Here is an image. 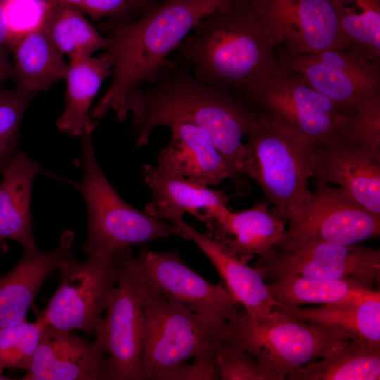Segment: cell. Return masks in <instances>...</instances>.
Instances as JSON below:
<instances>
[{
    "mask_svg": "<svg viewBox=\"0 0 380 380\" xmlns=\"http://www.w3.org/2000/svg\"><path fill=\"white\" fill-rule=\"evenodd\" d=\"M133 259L148 285L200 316L227 322L236 318L243 308L222 284L203 279L175 250L144 249Z\"/></svg>",
    "mask_w": 380,
    "mask_h": 380,
    "instance_id": "obj_14",
    "label": "cell"
},
{
    "mask_svg": "<svg viewBox=\"0 0 380 380\" xmlns=\"http://www.w3.org/2000/svg\"><path fill=\"white\" fill-rule=\"evenodd\" d=\"M45 324L37 318L34 322L22 323L0 329V379L7 368L27 371Z\"/></svg>",
    "mask_w": 380,
    "mask_h": 380,
    "instance_id": "obj_31",
    "label": "cell"
},
{
    "mask_svg": "<svg viewBox=\"0 0 380 380\" xmlns=\"http://www.w3.org/2000/svg\"><path fill=\"white\" fill-rule=\"evenodd\" d=\"M87 255L82 262L75 259L58 270V288L37 315L45 325L94 336L99 332L102 313L117 282L118 257V253Z\"/></svg>",
    "mask_w": 380,
    "mask_h": 380,
    "instance_id": "obj_9",
    "label": "cell"
},
{
    "mask_svg": "<svg viewBox=\"0 0 380 380\" xmlns=\"http://www.w3.org/2000/svg\"><path fill=\"white\" fill-rule=\"evenodd\" d=\"M16 35L8 20L5 0H0V49H9L11 44Z\"/></svg>",
    "mask_w": 380,
    "mask_h": 380,
    "instance_id": "obj_37",
    "label": "cell"
},
{
    "mask_svg": "<svg viewBox=\"0 0 380 380\" xmlns=\"http://www.w3.org/2000/svg\"><path fill=\"white\" fill-rule=\"evenodd\" d=\"M135 0H84L79 9L94 21L103 18L125 16L131 9Z\"/></svg>",
    "mask_w": 380,
    "mask_h": 380,
    "instance_id": "obj_36",
    "label": "cell"
},
{
    "mask_svg": "<svg viewBox=\"0 0 380 380\" xmlns=\"http://www.w3.org/2000/svg\"><path fill=\"white\" fill-rule=\"evenodd\" d=\"M112 68L113 59L107 51L95 57L70 60L65 77V107L56 122L59 130L82 138L93 132L91 106L104 80L111 76Z\"/></svg>",
    "mask_w": 380,
    "mask_h": 380,
    "instance_id": "obj_25",
    "label": "cell"
},
{
    "mask_svg": "<svg viewBox=\"0 0 380 380\" xmlns=\"http://www.w3.org/2000/svg\"><path fill=\"white\" fill-rule=\"evenodd\" d=\"M279 64L330 99L348 115L380 94V63L348 45L315 53L278 56Z\"/></svg>",
    "mask_w": 380,
    "mask_h": 380,
    "instance_id": "obj_11",
    "label": "cell"
},
{
    "mask_svg": "<svg viewBox=\"0 0 380 380\" xmlns=\"http://www.w3.org/2000/svg\"><path fill=\"white\" fill-rule=\"evenodd\" d=\"M247 137L244 175L259 184L275 214L297 224L312 198L308 183L315 146L258 114Z\"/></svg>",
    "mask_w": 380,
    "mask_h": 380,
    "instance_id": "obj_4",
    "label": "cell"
},
{
    "mask_svg": "<svg viewBox=\"0 0 380 380\" xmlns=\"http://www.w3.org/2000/svg\"><path fill=\"white\" fill-rule=\"evenodd\" d=\"M241 99L257 114L314 146L341 138L348 122L330 99L280 64Z\"/></svg>",
    "mask_w": 380,
    "mask_h": 380,
    "instance_id": "obj_8",
    "label": "cell"
},
{
    "mask_svg": "<svg viewBox=\"0 0 380 380\" xmlns=\"http://www.w3.org/2000/svg\"><path fill=\"white\" fill-rule=\"evenodd\" d=\"M125 103L132 115L136 148L146 146L157 127L189 122L210 135L229 166L231 179L236 182L244 175L243 139L258 114L232 91L205 84L187 66L168 61L148 87L130 90Z\"/></svg>",
    "mask_w": 380,
    "mask_h": 380,
    "instance_id": "obj_1",
    "label": "cell"
},
{
    "mask_svg": "<svg viewBox=\"0 0 380 380\" xmlns=\"http://www.w3.org/2000/svg\"><path fill=\"white\" fill-rule=\"evenodd\" d=\"M40 20L53 45L70 60L89 56L98 50L107 48V37L77 8L60 1L48 4Z\"/></svg>",
    "mask_w": 380,
    "mask_h": 380,
    "instance_id": "obj_29",
    "label": "cell"
},
{
    "mask_svg": "<svg viewBox=\"0 0 380 380\" xmlns=\"http://www.w3.org/2000/svg\"><path fill=\"white\" fill-rule=\"evenodd\" d=\"M348 44L380 62V0H328Z\"/></svg>",
    "mask_w": 380,
    "mask_h": 380,
    "instance_id": "obj_30",
    "label": "cell"
},
{
    "mask_svg": "<svg viewBox=\"0 0 380 380\" xmlns=\"http://www.w3.org/2000/svg\"><path fill=\"white\" fill-rule=\"evenodd\" d=\"M226 338L253 355L274 380H284L294 369L333 354L352 337L335 328L299 320L276 307L263 323L243 308L229 322Z\"/></svg>",
    "mask_w": 380,
    "mask_h": 380,
    "instance_id": "obj_6",
    "label": "cell"
},
{
    "mask_svg": "<svg viewBox=\"0 0 380 380\" xmlns=\"http://www.w3.org/2000/svg\"><path fill=\"white\" fill-rule=\"evenodd\" d=\"M347 116L341 138L380 156V94L369 97Z\"/></svg>",
    "mask_w": 380,
    "mask_h": 380,
    "instance_id": "obj_33",
    "label": "cell"
},
{
    "mask_svg": "<svg viewBox=\"0 0 380 380\" xmlns=\"http://www.w3.org/2000/svg\"><path fill=\"white\" fill-rule=\"evenodd\" d=\"M101 340L89 341L73 331L45 325L32 362L23 380L113 379Z\"/></svg>",
    "mask_w": 380,
    "mask_h": 380,
    "instance_id": "obj_16",
    "label": "cell"
},
{
    "mask_svg": "<svg viewBox=\"0 0 380 380\" xmlns=\"http://www.w3.org/2000/svg\"><path fill=\"white\" fill-rule=\"evenodd\" d=\"M289 380H379L380 346L349 338L335 353L300 367Z\"/></svg>",
    "mask_w": 380,
    "mask_h": 380,
    "instance_id": "obj_28",
    "label": "cell"
},
{
    "mask_svg": "<svg viewBox=\"0 0 380 380\" xmlns=\"http://www.w3.org/2000/svg\"><path fill=\"white\" fill-rule=\"evenodd\" d=\"M141 175L151 194V201L144 211L156 218L173 224L188 213L208 227L231 210L227 207L229 197L222 191L212 189L152 165H144Z\"/></svg>",
    "mask_w": 380,
    "mask_h": 380,
    "instance_id": "obj_19",
    "label": "cell"
},
{
    "mask_svg": "<svg viewBox=\"0 0 380 380\" xmlns=\"http://www.w3.org/2000/svg\"><path fill=\"white\" fill-rule=\"evenodd\" d=\"M173 224L181 229L210 260L229 293L258 322L268 320L277 306L260 272L236 255L224 243L194 229L183 220Z\"/></svg>",
    "mask_w": 380,
    "mask_h": 380,
    "instance_id": "obj_21",
    "label": "cell"
},
{
    "mask_svg": "<svg viewBox=\"0 0 380 380\" xmlns=\"http://www.w3.org/2000/svg\"><path fill=\"white\" fill-rule=\"evenodd\" d=\"M61 3L71 6L75 8H79L84 0H59Z\"/></svg>",
    "mask_w": 380,
    "mask_h": 380,
    "instance_id": "obj_40",
    "label": "cell"
},
{
    "mask_svg": "<svg viewBox=\"0 0 380 380\" xmlns=\"http://www.w3.org/2000/svg\"><path fill=\"white\" fill-rule=\"evenodd\" d=\"M34 96L18 87L11 90L0 87V171L20 151V126Z\"/></svg>",
    "mask_w": 380,
    "mask_h": 380,
    "instance_id": "obj_32",
    "label": "cell"
},
{
    "mask_svg": "<svg viewBox=\"0 0 380 380\" xmlns=\"http://www.w3.org/2000/svg\"><path fill=\"white\" fill-rule=\"evenodd\" d=\"M268 42L294 56L348 46L328 0H248Z\"/></svg>",
    "mask_w": 380,
    "mask_h": 380,
    "instance_id": "obj_13",
    "label": "cell"
},
{
    "mask_svg": "<svg viewBox=\"0 0 380 380\" xmlns=\"http://www.w3.org/2000/svg\"><path fill=\"white\" fill-rule=\"evenodd\" d=\"M118 274L99 332L95 336L108 354L113 379H144L143 300L145 281L137 267L131 248L118 253Z\"/></svg>",
    "mask_w": 380,
    "mask_h": 380,
    "instance_id": "obj_10",
    "label": "cell"
},
{
    "mask_svg": "<svg viewBox=\"0 0 380 380\" xmlns=\"http://www.w3.org/2000/svg\"><path fill=\"white\" fill-rule=\"evenodd\" d=\"M158 0H135L129 11L123 17L125 20H133L141 15Z\"/></svg>",
    "mask_w": 380,
    "mask_h": 380,
    "instance_id": "obj_39",
    "label": "cell"
},
{
    "mask_svg": "<svg viewBox=\"0 0 380 380\" xmlns=\"http://www.w3.org/2000/svg\"><path fill=\"white\" fill-rule=\"evenodd\" d=\"M39 172V163L22 151L0 171V243L8 239L23 248L35 245L31 198L33 181Z\"/></svg>",
    "mask_w": 380,
    "mask_h": 380,
    "instance_id": "obj_23",
    "label": "cell"
},
{
    "mask_svg": "<svg viewBox=\"0 0 380 380\" xmlns=\"http://www.w3.org/2000/svg\"><path fill=\"white\" fill-rule=\"evenodd\" d=\"M278 308L299 320L335 328L353 338L380 346V295L317 308Z\"/></svg>",
    "mask_w": 380,
    "mask_h": 380,
    "instance_id": "obj_26",
    "label": "cell"
},
{
    "mask_svg": "<svg viewBox=\"0 0 380 380\" xmlns=\"http://www.w3.org/2000/svg\"><path fill=\"white\" fill-rule=\"evenodd\" d=\"M74 241V233L66 230L51 250L43 251L36 245L24 248L15 266L0 276V329L26 321L27 311L44 282L55 270L77 259Z\"/></svg>",
    "mask_w": 380,
    "mask_h": 380,
    "instance_id": "obj_18",
    "label": "cell"
},
{
    "mask_svg": "<svg viewBox=\"0 0 380 380\" xmlns=\"http://www.w3.org/2000/svg\"><path fill=\"white\" fill-rule=\"evenodd\" d=\"M14 77L13 64L8 56V49H0V87L7 80Z\"/></svg>",
    "mask_w": 380,
    "mask_h": 380,
    "instance_id": "obj_38",
    "label": "cell"
},
{
    "mask_svg": "<svg viewBox=\"0 0 380 380\" xmlns=\"http://www.w3.org/2000/svg\"><path fill=\"white\" fill-rule=\"evenodd\" d=\"M167 127L171 137L158 153L157 166L207 186L232 179L226 160L206 130L181 120L172 122Z\"/></svg>",
    "mask_w": 380,
    "mask_h": 380,
    "instance_id": "obj_20",
    "label": "cell"
},
{
    "mask_svg": "<svg viewBox=\"0 0 380 380\" xmlns=\"http://www.w3.org/2000/svg\"><path fill=\"white\" fill-rule=\"evenodd\" d=\"M92 132L82 137V179H60L82 196L87 213V234L82 251L87 255H113L171 236L188 239L175 224L156 218L129 204L114 189L96 158Z\"/></svg>",
    "mask_w": 380,
    "mask_h": 380,
    "instance_id": "obj_5",
    "label": "cell"
},
{
    "mask_svg": "<svg viewBox=\"0 0 380 380\" xmlns=\"http://www.w3.org/2000/svg\"><path fill=\"white\" fill-rule=\"evenodd\" d=\"M201 82L239 97L279 65L248 0H227L203 18L175 50Z\"/></svg>",
    "mask_w": 380,
    "mask_h": 380,
    "instance_id": "obj_3",
    "label": "cell"
},
{
    "mask_svg": "<svg viewBox=\"0 0 380 380\" xmlns=\"http://www.w3.org/2000/svg\"><path fill=\"white\" fill-rule=\"evenodd\" d=\"M379 235V216L343 189L316 183L305 214L299 222L289 225L277 243L319 241L350 246Z\"/></svg>",
    "mask_w": 380,
    "mask_h": 380,
    "instance_id": "obj_15",
    "label": "cell"
},
{
    "mask_svg": "<svg viewBox=\"0 0 380 380\" xmlns=\"http://www.w3.org/2000/svg\"><path fill=\"white\" fill-rule=\"evenodd\" d=\"M312 177L336 184L372 213L380 217V156L343 138L315 146Z\"/></svg>",
    "mask_w": 380,
    "mask_h": 380,
    "instance_id": "obj_17",
    "label": "cell"
},
{
    "mask_svg": "<svg viewBox=\"0 0 380 380\" xmlns=\"http://www.w3.org/2000/svg\"><path fill=\"white\" fill-rule=\"evenodd\" d=\"M226 1L158 0L135 19L110 18L103 23L108 34L105 51L113 59L112 79L92 118L100 120L114 112L124 122L128 115L127 94L143 83L153 82L184 37Z\"/></svg>",
    "mask_w": 380,
    "mask_h": 380,
    "instance_id": "obj_2",
    "label": "cell"
},
{
    "mask_svg": "<svg viewBox=\"0 0 380 380\" xmlns=\"http://www.w3.org/2000/svg\"><path fill=\"white\" fill-rule=\"evenodd\" d=\"M254 267L265 281L286 275L318 279H351L373 289L380 280V251L362 245L319 241L277 243Z\"/></svg>",
    "mask_w": 380,
    "mask_h": 380,
    "instance_id": "obj_12",
    "label": "cell"
},
{
    "mask_svg": "<svg viewBox=\"0 0 380 380\" xmlns=\"http://www.w3.org/2000/svg\"><path fill=\"white\" fill-rule=\"evenodd\" d=\"M285 222L257 202L242 211H232L208 227L207 236L224 243L236 255L246 261L253 255L267 257L281 239Z\"/></svg>",
    "mask_w": 380,
    "mask_h": 380,
    "instance_id": "obj_22",
    "label": "cell"
},
{
    "mask_svg": "<svg viewBox=\"0 0 380 380\" xmlns=\"http://www.w3.org/2000/svg\"><path fill=\"white\" fill-rule=\"evenodd\" d=\"M9 50L18 87L25 91L35 95L65 79L68 64L49 39L40 18L15 37Z\"/></svg>",
    "mask_w": 380,
    "mask_h": 380,
    "instance_id": "obj_24",
    "label": "cell"
},
{
    "mask_svg": "<svg viewBox=\"0 0 380 380\" xmlns=\"http://www.w3.org/2000/svg\"><path fill=\"white\" fill-rule=\"evenodd\" d=\"M216 362L221 380H274L251 354L227 338L216 345Z\"/></svg>",
    "mask_w": 380,
    "mask_h": 380,
    "instance_id": "obj_34",
    "label": "cell"
},
{
    "mask_svg": "<svg viewBox=\"0 0 380 380\" xmlns=\"http://www.w3.org/2000/svg\"><path fill=\"white\" fill-rule=\"evenodd\" d=\"M218 342L210 344L194 356L190 363L186 362L179 367L170 376V380L219 379L216 362V345Z\"/></svg>",
    "mask_w": 380,
    "mask_h": 380,
    "instance_id": "obj_35",
    "label": "cell"
},
{
    "mask_svg": "<svg viewBox=\"0 0 380 380\" xmlns=\"http://www.w3.org/2000/svg\"><path fill=\"white\" fill-rule=\"evenodd\" d=\"M44 1H46V2L49 4H54V3L58 2L59 0H44Z\"/></svg>",
    "mask_w": 380,
    "mask_h": 380,
    "instance_id": "obj_41",
    "label": "cell"
},
{
    "mask_svg": "<svg viewBox=\"0 0 380 380\" xmlns=\"http://www.w3.org/2000/svg\"><path fill=\"white\" fill-rule=\"evenodd\" d=\"M228 327L229 322L200 316L146 283L141 359L144 379L170 380L189 360L210 344L224 339Z\"/></svg>",
    "mask_w": 380,
    "mask_h": 380,
    "instance_id": "obj_7",
    "label": "cell"
},
{
    "mask_svg": "<svg viewBox=\"0 0 380 380\" xmlns=\"http://www.w3.org/2000/svg\"><path fill=\"white\" fill-rule=\"evenodd\" d=\"M278 307L297 308L306 304H332L380 295L351 279H318L286 275L267 284Z\"/></svg>",
    "mask_w": 380,
    "mask_h": 380,
    "instance_id": "obj_27",
    "label": "cell"
}]
</instances>
